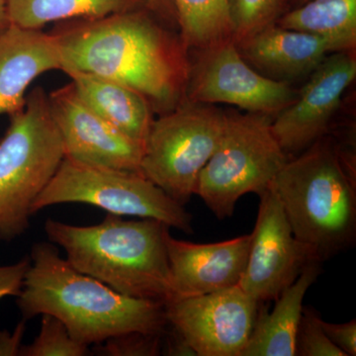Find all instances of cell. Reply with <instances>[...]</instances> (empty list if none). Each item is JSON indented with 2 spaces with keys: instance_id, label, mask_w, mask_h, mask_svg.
<instances>
[{
  "instance_id": "cell-19",
  "label": "cell",
  "mask_w": 356,
  "mask_h": 356,
  "mask_svg": "<svg viewBox=\"0 0 356 356\" xmlns=\"http://www.w3.org/2000/svg\"><path fill=\"white\" fill-rule=\"evenodd\" d=\"M6 7L10 24L28 30L147 8L146 0H6Z\"/></svg>"
},
{
  "instance_id": "cell-8",
  "label": "cell",
  "mask_w": 356,
  "mask_h": 356,
  "mask_svg": "<svg viewBox=\"0 0 356 356\" xmlns=\"http://www.w3.org/2000/svg\"><path fill=\"white\" fill-rule=\"evenodd\" d=\"M64 203L95 206L108 214L154 219L170 228L193 233L192 216L140 172L64 159L48 186L32 205V215Z\"/></svg>"
},
{
  "instance_id": "cell-9",
  "label": "cell",
  "mask_w": 356,
  "mask_h": 356,
  "mask_svg": "<svg viewBox=\"0 0 356 356\" xmlns=\"http://www.w3.org/2000/svg\"><path fill=\"white\" fill-rule=\"evenodd\" d=\"M191 51L195 58L191 57L184 102L226 103L274 118L298 95L292 84L267 79L252 69L233 40Z\"/></svg>"
},
{
  "instance_id": "cell-23",
  "label": "cell",
  "mask_w": 356,
  "mask_h": 356,
  "mask_svg": "<svg viewBox=\"0 0 356 356\" xmlns=\"http://www.w3.org/2000/svg\"><path fill=\"white\" fill-rule=\"evenodd\" d=\"M38 336L28 346L21 348L22 356H84L88 346L70 336L64 323L51 315H42Z\"/></svg>"
},
{
  "instance_id": "cell-2",
  "label": "cell",
  "mask_w": 356,
  "mask_h": 356,
  "mask_svg": "<svg viewBox=\"0 0 356 356\" xmlns=\"http://www.w3.org/2000/svg\"><path fill=\"white\" fill-rule=\"evenodd\" d=\"M30 259L17 296L23 320L54 316L70 336L88 346L127 332L165 334V304L114 291L74 268L51 243H35Z\"/></svg>"
},
{
  "instance_id": "cell-18",
  "label": "cell",
  "mask_w": 356,
  "mask_h": 356,
  "mask_svg": "<svg viewBox=\"0 0 356 356\" xmlns=\"http://www.w3.org/2000/svg\"><path fill=\"white\" fill-rule=\"evenodd\" d=\"M67 74L89 108L131 139L145 144L154 120V110L145 96L126 84L97 74Z\"/></svg>"
},
{
  "instance_id": "cell-29",
  "label": "cell",
  "mask_w": 356,
  "mask_h": 356,
  "mask_svg": "<svg viewBox=\"0 0 356 356\" xmlns=\"http://www.w3.org/2000/svg\"><path fill=\"white\" fill-rule=\"evenodd\" d=\"M147 8L168 27L177 30V14L172 0H146Z\"/></svg>"
},
{
  "instance_id": "cell-20",
  "label": "cell",
  "mask_w": 356,
  "mask_h": 356,
  "mask_svg": "<svg viewBox=\"0 0 356 356\" xmlns=\"http://www.w3.org/2000/svg\"><path fill=\"white\" fill-rule=\"evenodd\" d=\"M276 25L332 40L343 51L356 48V0H309L289 9Z\"/></svg>"
},
{
  "instance_id": "cell-27",
  "label": "cell",
  "mask_w": 356,
  "mask_h": 356,
  "mask_svg": "<svg viewBox=\"0 0 356 356\" xmlns=\"http://www.w3.org/2000/svg\"><path fill=\"white\" fill-rule=\"evenodd\" d=\"M320 324L327 337L346 356L356 355V320L350 321L344 324H332L320 318Z\"/></svg>"
},
{
  "instance_id": "cell-12",
  "label": "cell",
  "mask_w": 356,
  "mask_h": 356,
  "mask_svg": "<svg viewBox=\"0 0 356 356\" xmlns=\"http://www.w3.org/2000/svg\"><path fill=\"white\" fill-rule=\"evenodd\" d=\"M355 77V51L332 53L308 76L296 99L274 117L273 132L288 158L329 134L341 97Z\"/></svg>"
},
{
  "instance_id": "cell-17",
  "label": "cell",
  "mask_w": 356,
  "mask_h": 356,
  "mask_svg": "<svg viewBox=\"0 0 356 356\" xmlns=\"http://www.w3.org/2000/svg\"><path fill=\"white\" fill-rule=\"evenodd\" d=\"M323 262L312 261L299 277L275 300L273 310H259L242 356H295L296 337L309 288L322 273Z\"/></svg>"
},
{
  "instance_id": "cell-11",
  "label": "cell",
  "mask_w": 356,
  "mask_h": 356,
  "mask_svg": "<svg viewBox=\"0 0 356 356\" xmlns=\"http://www.w3.org/2000/svg\"><path fill=\"white\" fill-rule=\"evenodd\" d=\"M259 198L247 266L238 285L261 303L275 301L295 282L309 262L318 259L293 234L273 187L270 185Z\"/></svg>"
},
{
  "instance_id": "cell-14",
  "label": "cell",
  "mask_w": 356,
  "mask_h": 356,
  "mask_svg": "<svg viewBox=\"0 0 356 356\" xmlns=\"http://www.w3.org/2000/svg\"><path fill=\"white\" fill-rule=\"evenodd\" d=\"M252 234L213 243L165 236L175 298L208 294L238 285L250 254ZM172 299V300H173Z\"/></svg>"
},
{
  "instance_id": "cell-1",
  "label": "cell",
  "mask_w": 356,
  "mask_h": 356,
  "mask_svg": "<svg viewBox=\"0 0 356 356\" xmlns=\"http://www.w3.org/2000/svg\"><path fill=\"white\" fill-rule=\"evenodd\" d=\"M60 70L97 74L135 89L154 113L184 102L191 56L179 32L149 8L58 22L51 32Z\"/></svg>"
},
{
  "instance_id": "cell-21",
  "label": "cell",
  "mask_w": 356,
  "mask_h": 356,
  "mask_svg": "<svg viewBox=\"0 0 356 356\" xmlns=\"http://www.w3.org/2000/svg\"><path fill=\"white\" fill-rule=\"evenodd\" d=\"M178 32L188 51L232 40L228 0H172Z\"/></svg>"
},
{
  "instance_id": "cell-5",
  "label": "cell",
  "mask_w": 356,
  "mask_h": 356,
  "mask_svg": "<svg viewBox=\"0 0 356 356\" xmlns=\"http://www.w3.org/2000/svg\"><path fill=\"white\" fill-rule=\"evenodd\" d=\"M0 140V240L10 242L29 228L32 205L65 158L48 95L35 88L11 115Z\"/></svg>"
},
{
  "instance_id": "cell-7",
  "label": "cell",
  "mask_w": 356,
  "mask_h": 356,
  "mask_svg": "<svg viewBox=\"0 0 356 356\" xmlns=\"http://www.w3.org/2000/svg\"><path fill=\"white\" fill-rule=\"evenodd\" d=\"M225 120L226 111L206 103L184 102L159 115L145 140L140 175L175 202L186 205L219 145Z\"/></svg>"
},
{
  "instance_id": "cell-15",
  "label": "cell",
  "mask_w": 356,
  "mask_h": 356,
  "mask_svg": "<svg viewBox=\"0 0 356 356\" xmlns=\"http://www.w3.org/2000/svg\"><path fill=\"white\" fill-rule=\"evenodd\" d=\"M236 46L243 60L259 74L290 84L308 79L331 54L346 51L332 40L276 24Z\"/></svg>"
},
{
  "instance_id": "cell-16",
  "label": "cell",
  "mask_w": 356,
  "mask_h": 356,
  "mask_svg": "<svg viewBox=\"0 0 356 356\" xmlns=\"http://www.w3.org/2000/svg\"><path fill=\"white\" fill-rule=\"evenodd\" d=\"M54 70L60 56L53 35L10 25L0 37V115L23 110L30 84Z\"/></svg>"
},
{
  "instance_id": "cell-30",
  "label": "cell",
  "mask_w": 356,
  "mask_h": 356,
  "mask_svg": "<svg viewBox=\"0 0 356 356\" xmlns=\"http://www.w3.org/2000/svg\"><path fill=\"white\" fill-rule=\"evenodd\" d=\"M172 331L166 330L165 353L168 355L191 356L196 355L195 351L191 348V344L187 343L181 334L170 327Z\"/></svg>"
},
{
  "instance_id": "cell-10",
  "label": "cell",
  "mask_w": 356,
  "mask_h": 356,
  "mask_svg": "<svg viewBox=\"0 0 356 356\" xmlns=\"http://www.w3.org/2000/svg\"><path fill=\"white\" fill-rule=\"evenodd\" d=\"M259 303L240 285L165 304L168 325L197 356H242L254 330Z\"/></svg>"
},
{
  "instance_id": "cell-32",
  "label": "cell",
  "mask_w": 356,
  "mask_h": 356,
  "mask_svg": "<svg viewBox=\"0 0 356 356\" xmlns=\"http://www.w3.org/2000/svg\"><path fill=\"white\" fill-rule=\"evenodd\" d=\"M307 1H309V0H288V6L290 7L289 9L295 8V7L302 6V4L305 3Z\"/></svg>"
},
{
  "instance_id": "cell-6",
  "label": "cell",
  "mask_w": 356,
  "mask_h": 356,
  "mask_svg": "<svg viewBox=\"0 0 356 356\" xmlns=\"http://www.w3.org/2000/svg\"><path fill=\"white\" fill-rule=\"evenodd\" d=\"M273 119L266 114L226 112L221 140L195 189L218 219L231 217L245 194L266 192L289 159L274 136Z\"/></svg>"
},
{
  "instance_id": "cell-26",
  "label": "cell",
  "mask_w": 356,
  "mask_h": 356,
  "mask_svg": "<svg viewBox=\"0 0 356 356\" xmlns=\"http://www.w3.org/2000/svg\"><path fill=\"white\" fill-rule=\"evenodd\" d=\"M30 264V257H26L16 264L0 266V300L20 294Z\"/></svg>"
},
{
  "instance_id": "cell-22",
  "label": "cell",
  "mask_w": 356,
  "mask_h": 356,
  "mask_svg": "<svg viewBox=\"0 0 356 356\" xmlns=\"http://www.w3.org/2000/svg\"><path fill=\"white\" fill-rule=\"evenodd\" d=\"M288 7V0H228L234 43H240L275 25Z\"/></svg>"
},
{
  "instance_id": "cell-13",
  "label": "cell",
  "mask_w": 356,
  "mask_h": 356,
  "mask_svg": "<svg viewBox=\"0 0 356 356\" xmlns=\"http://www.w3.org/2000/svg\"><path fill=\"white\" fill-rule=\"evenodd\" d=\"M48 102L67 158L140 172L144 144L131 139L89 108L72 83L51 91Z\"/></svg>"
},
{
  "instance_id": "cell-24",
  "label": "cell",
  "mask_w": 356,
  "mask_h": 356,
  "mask_svg": "<svg viewBox=\"0 0 356 356\" xmlns=\"http://www.w3.org/2000/svg\"><path fill=\"white\" fill-rule=\"evenodd\" d=\"M321 315L312 307L304 306L296 337V355L346 356L332 343L320 324Z\"/></svg>"
},
{
  "instance_id": "cell-25",
  "label": "cell",
  "mask_w": 356,
  "mask_h": 356,
  "mask_svg": "<svg viewBox=\"0 0 356 356\" xmlns=\"http://www.w3.org/2000/svg\"><path fill=\"white\" fill-rule=\"evenodd\" d=\"M163 334L132 332L111 337L97 344V355L106 356H154L161 355Z\"/></svg>"
},
{
  "instance_id": "cell-3",
  "label": "cell",
  "mask_w": 356,
  "mask_h": 356,
  "mask_svg": "<svg viewBox=\"0 0 356 356\" xmlns=\"http://www.w3.org/2000/svg\"><path fill=\"white\" fill-rule=\"evenodd\" d=\"M170 227L154 219L108 214L99 224L74 226L48 219L44 232L70 266L131 298L165 304L175 298L166 252Z\"/></svg>"
},
{
  "instance_id": "cell-28",
  "label": "cell",
  "mask_w": 356,
  "mask_h": 356,
  "mask_svg": "<svg viewBox=\"0 0 356 356\" xmlns=\"http://www.w3.org/2000/svg\"><path fill=\"white\" fill-rule=\"evenodd\" d=\"M26 322L22 320L13 334L0 332V355H20L22 339L26 331Z\"/></svg>"
},
{
  "instance_id": "cell-31",
  "label": "cell",
  "mask_w": 356,
  "mask_h": 356,
  "mask_svg": "<svg viewBox=\"0 0 356 356\" xmlns=\"http://www.w3.org/2000/svg\"><path fill=\"white\" fill-rule=\"evenodd\" d=\"M8 13H7L6 0H0V37L10 27Z\"/></svg>"
},
{
  "instance_id": "cell-4",
  "label": "cell",
  "mask_w": 356,
  "mask_h": 356,
  "mask_svg": "<svg viewBox=\"0 0 356 356\" xmlns=\"http://www.w3.org/2000/svg\"><path fill=\"white\" fill-rule=\"evenodd\" d=\"M273 187L293 234L324 262L356 240L355 170L332 138L288 159Z\"/></svg>"
}]
</instances>
